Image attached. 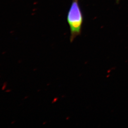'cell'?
Returning <instances> with one entry per match:
<instances>
[{
	"label": "cell",
	"instance_id": "obj_4",
	"mask_svg": "<svg viewBox=\"0 0 128 128\" xmlns=\"http://www.w3.org/2000/svg\"><path fill=\"white\" fill-rule=\"evenodd\" d=\"M1 76H0V78H1Z\"/></svg>",
	"mask_w": 128,
	"mask_h": 128
},
{
	"label": "cell",
	"instance_id": "obj_3",
	"mask_svg": "<svg viewBox=\"0 0 128 128\" xmlns=\"http://www.w3.org/2000/svg\"><path fill=\"white\" fill-rule=\"evenodd\" d=\"M11 90L10 89H7L6 90H5V92H7V93H9V92H11Z\"/></svg>",
	"mask_w": 128,
	"mask_h": 128
},
{
	"label": "cell",
	"instance_id": "obj_1",
	"mask_svg": "<svg viewBox=\"0 0 128 128\" xmlns=\"http://www.w3.org/2000/svg\"><path fill=\"white\" fill-rule=\"evenodd\" d=\"M84 16L79 4V0H72L67 16V20L70 30V41L81 35L84 22Z\"/></svg>",
	"mask_w": 128,
	"mask_h": 128
},
{
	"label": "cell",
	"instance_id": "obj_2",
	"mask_svg": "<svg viewBox=\"0 0 128 128\" xmlns=\"http://www.w3.org/2000/svg\"><path fill=\"white\" fill-rule=\"evenodd\" d=\"M7 86V82H5L3 84L2 86L1 87V90L3 91L5 90L6 89Z\"/></svg>",
	"mask_w": 128,
	"mask_h": 128
}]
</instances>
